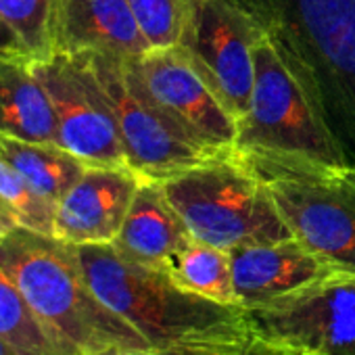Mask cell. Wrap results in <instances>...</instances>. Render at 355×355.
I'll return each instance as SVG.
<instances>
[{
    "label": "cell",
    "instance_id": "6da1fadb",
    "mask_svg": "<svg viewBox=\"0 0 355 355\" xmlns=\"http://www.w3.org/2000/svg\"><path fill=\"white\" fill-rule=\"evenodd\" d=\"M94 295L123 318L153 355H266L241 305L178 286L163 270L125 259L111 243L76 245Z\"/></svg>",
    "mask_w": 355,
    "mask_h": 355
},
{
    "label": "cell",
    "instance_id": "7a4b0ae2",
    "mask_svg": "<svg viewBox=\"0 0 355 355\" xmlns=\"http://www.w3.org/2000/svg\"><path fill=\"white\" fill-rule=\"evenodd\" d=\"M0 268L69 355L148 351L146 340L90 288L76 245L15 226L0 239Z\"/></svg>",
    "mask_w": 355,
    "mask_h": 355
},
{
    "label": "cell",
    "instance_id": "3957f363",
    "mask_svg": "<svg viewBox=\"0 0 355 355\" xmlns=\"http://www.w3.org/2000/svg\"><path fill=\"white\" fill-rule=\"evenodd\" d=\"M263 19L266 32L255 49V80L247 113L239 119L236 150L349 165L330 128L315 69L276 21Z\"/></svg>",
    "mask_w": 355,
    "mask_h": 355
},
{
    "label": "cell",
    "instance_id": "277c9868",
    "mask_svg": "<svg viewBox=\"0 0 355 355\" xmlns=\"http://www.w3.org/2000/svg\"><path fill=\"white\" fill-rule=\"evenodd\" d=\"M259 175L293 239L332 268L355 274V178L349 165L236 150Z\"/></svg>",
    "mask_w": 355,
    "mask_h": 355
},
{
    "label": "cell",
    "instance_id": "5b68a950",
    "mask_svg": "<svg viewBox=\"0 0 355 355\" xmlns=\"http://www.w3.org/2000/svg\"><path fill=\"white\" fill-rule=\"evenodd\" d=\"M159 184L199 243L232 251L293 236L259 175L236 148L163 178Z\"/></svg>",
    "mask_w": 355,
    "mask_h": 355
},
{
    "label": "cell",
    "instance_id": "8992f818",
    "mask_svg": "<svg viewBox=\"0 0 355 355\" xmlns=\"http://www.w3.org/2000/svg\"><path fill=\"white\" fill-rule=\"evenodd\" d=\"M86 57L115 115L128 167L142 178L163 180L230 153L201 142L169 117L142 88L130 61Z\"/></svg>",
    "mask_w": 355,
    "mask_h": 355
},
{
    "label": "cell",
    "instance_id": "52a82bcc",
    "mask_svg": "<svg viewBox=\"0 0 355 355\" xmlns=\"http://www.w3.org/2000/svg\"><path fill=\"white\" fill-rule=\"evenodd\" d=\"M257 345L276 355H355V274L278 301L243 307Z\"/></svg>",
    "mask_w": 355,
    "mask_h": 355
},
{
    "label": "cell",
    "instance_id": "ba28073f",
    "mask_svg": "<svg viewBox=\"0 0 355 355\" xmlns=\"http://www.w3.org/2000/svg\"><path fill=\"white\" fill-rule=\"evenodd\" d=\"M266 19L253 0H191L180 46L207 71L241 119L255 80V49Z\"/></svg>",
    "mask_w": 355,
    "mask_h": 355
},
{
    "label": "cell",
    "instance_id": "9c48e42d",
    "mask_svg": "<svg viewBox=\"0 0 355 355\" xmlns=\"http://www.w3.org/2000/svg\"><path fill=\"white\" fill-rule=\"evenodd\" d=\"M30 65L51 96L59 144L88 165L128 167L115 115L88 57L55 53Z\"/></svg>",
    "mask_w": 355,
    "mask_h": 355
},
{
    "label": "cell",
    "instance_id": "30bf717a",
    "mask_svg": "<svg viewBox=\"0 0 355 355\" xmlns=\"http://www.w3.org/2000/svg\"><path fill=\"white\" fill-rule=\"evenodd\" d=\"M148 96L201 142L234 150L239 117L207 71L180 46L150 49L130 61Z\"/></svg>",
    "mask_w": 355,
    "mask_h": 355
},
{
    "label": "cell",
    "instance_id": "8fae6325",
    "mask_svg": "<svg viewBox=\"0 0 355 355\" xmlns=\"http://www.w3.org/2000/svg\"><path fill=\"white\" fill-rule=\"evenodd\" d=\"M140 182L142 175L132 167L88 165L57 203L55 236L71 245L113 243Z\"/></svg>",
    "mask_w": 355,
    "mask_h": 355
},
{
    "label": "cell",
    "instance_id": "7c38bea8",
    "mask_svg": "<svg viewBox=\"0 0 355 355\" xmlns=\"http://www.w3.org/2000/svg\"><path fill=\"white\" fill-rule=\"evenodd\" d=\"M228 253L232 286L241 307H257L297 295L338 272L293 236L239 247Z\"/></svg>",
    "mask_w": 355,
    "mask_h": 355
},
{
    "label": "cell",
    "instance_id": "4fadbf2b",
    "mask_svg": "<svg viewBox=\"0 0 355 355\" xmlns=\"http://www.w3.org/2000/svg\"><path fill=\"white\" fill-rule=\"evenodd\" d=\"M148 51L128 0H57L55 53L136 61Z\"/></svg>",
    "mask_w": 355,
    "mask_h": 355
},
{
    "label": "cell",
    "instance_id": "5bb4252c",
    "mask_svg": "<svg viewBox=\"0 0 355 355\" xmlns=\"http://www.w3.org/2000/svg\"><path fill=\"white\" fill-rule=\"evenodd\" d=\"M191 241L189 228L167 201L159 180L142 178L121 230L111 245L130 261L163 270Z\"/></svg>",
    "mask_w": 355,
    "mask_h": 355
},
{
    "label": "cell",
    "instance_id": "9a60e30c",
    "mask_svg": "<svg viewBox=\"0 0 355 355\" xmlns=\"http://www.w3.org/2000/svg\"><path fill=\"white\" fill-rule=\"evenodd\" d=\"M0 134L59 144L51 96L34 76L30 61L0 59Z\"/></svg>",
    "mask_w": 355,
    "mask_h": 355
},
{
    "label": "cell",
    "instance_id": "2e32d148",
    "mask_svg": "<svg viewBox=\"0 0 355 355\" xmlns=\"http://www.w3.org/2000/svg\"><path fill=\"white\" fill-rule=\"evenodd\" d=\"M0 159L9 163L34 193L57 203L80 180L88 163L55 142H28L0 134Z\"/></svg>",
    "mask_w": 355,
    "mask_h": 355
},
{
    "label": "cell",
    "instance_id": "e0dca14e",
    "mask_svg": "<svg viewBox=\"0 0 355 355\" xmlns=\"http://www.w3.org/2000/svg\"><path fill=\"white\" fill-rule=\"evenodd\" d=\"M163 272L189 293L218 303L239 305L232 286L230 253L224 249L193 239L169 259Z\"/></svg>",
    "mask_w": 355,
    "mask_h": 355
},
{
    "label": "cell",
    "instance_id": "ac0fdd59",
    "mask_svg": "<svg viewBox=\"0 0 355 355\" xmlns=\"http://www.w3.org/2000/svg\"><path fill=\"white\" fill-rule=\"evenodd\" d=\"M0 336L19 355H69L38 320L19 286L0 268Z\"/></svg>",
    "mask_w": 355,
    "mask_h": 355
},
{
    "label": "cell",
    "instance_id": "d6986e66",
    "mask_svg": "<svg viewBox=\"0 0 355 355\" xmlns=\"http://www.w3.org/2000/svg\"><path fill=\"white\" fill-rule=\"evenodd\" d=\"M55 11L57 0H0V21L24 44L30 63L55 53Z\"/></svg>",
    "mask_w": 355,
    "mask_h": 355
},
{
    "label": "cell",
    "instance_id": "ffe728a7",
    "mask_svg": "<svg viewBox=\"0 0 355 355\" xmlns=\"http://www.w3.org/2000/svg\"><path fill=\"white\" fill-rule=\"evenodd\" d=\"M57 207L30 189L24 178L0 159V216L15 226L55 236Z\"/></svg>",
    "mask_w": 355,
    "mask_h": 355
},
{
    "label": "cell",
    "instance_id": "44dd1931",
    "mask_svg": "<svg viewBox=\"0 0 355 355\" xmlns=\"http://www.w3.org/2000/svg\"><path fill=\"white\" fill-rule=\"evenodd\" d=\"M128 5L150 49L180 44L191 0H128Z\"/></svg>",
    "mask_w": 355,
    "mask_h": 355
},
{
    "label": "cell",
    "instance_id": "7402d4cb",
    "mask_svg": "<svg viewBox=\"0 0 355 355\" xmlns=\"http://www.w3.org/2000/svg\"><path fill=\"white\" fill-rule=\"evenodd\" d=\"M0 59H24V61H30V55L24 49V44L17 40V36L3 21H0Z\"/></svg>",
    "mask_w": 355,
    "mask_h": 355
},
{
    "label": "cell",
    "instance_id": "603a6c76",
    "mask_svg": "<svg viewBox=\"0 0 355 355\" xmlns=\"http://www.w3.org/2000/svg\"><path fill=\"white\" fill-rule=\"evenodd\" d=\"M96 355H153V353L134 351V349H109V351H103V353H96Z\"/></svg>",
    "mask_w": 355,
    "mask_h": 355
},
{
    "label": "cell",
    "instance_id": "cb8c5ba5",
    "mask_svg": "<svg viewBox=\"0 0 355 355\" xmlns=\"http://www.w3.org/2000/svg\"><path fill=\"white\" fill-rule=\"evenodd\" d=\"M13 228H15V224H13L11 220H7L5 216H0V239L7 236Z\"/></svg>",
    "mask_w": 355,
    "mask_h": 355
},
{
    "label": "cell",
    "instance_id": "d4e9b609",
    "mask_svg": "<svg viewBox=\"0 0 355 355\" xmlns=\"http://www.w3.org/2000/svg\"><path fill=\"white\" fill-rule=\"evenodd\" d=\"M0 355H19V353H17L3 336H0Z\"/></svg>",
    "mask_w": 355,
    "mask_h": 355
},
{
    "label": "cell",
    "instance_id": "484cf974",
    "mask_svg": "<svg viewBox=\"0 0 355 355\" xmlns=\"http://www.w3.org/2000/svg\"><path fill=\"white\" fill-rule=\"evenodd\" d=\"M349 169H351V173H353V178H355V161L349 163Z\"/></svg>",
    "mask_w": 355,
    "mask_h": 355
},
{
    "label": "cell",
    "instance_id": "4316f807",
    "mask_svg": "<svg viewBox=\"0 0 355 355\" xmlns=\"http://www.w3.org/2000/svg\"><path fill=\"white\" fill-rule=\"evenodd\" d=\"M266 355H276V353H268V351H266Z\"/></svg>",
    "mask_w": 355,
    "mask_h": 355
}]
</instances>
